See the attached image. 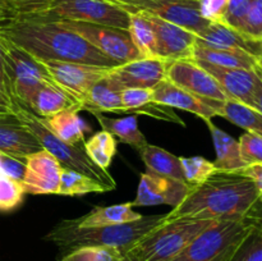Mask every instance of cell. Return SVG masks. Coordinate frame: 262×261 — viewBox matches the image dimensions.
<instances>
[{"mask_svg":"<svg viewBox=\"0 0 262 261\" xmlns=\"http://www.w3.org/2000/svg\"><path fill=\"white\" fill-rule=\"evenodd\" d=\"M0 37L41 60L71 61L104 68L119 66L56 20L22 17L0 28Z\"/></svg>","mask_w":262,"mask_h":261,"instance_id":"1","label":"cell"},{"mask_svg":"<svg viewBox=\"0 0 262 261\" xmlns=\"http://www.w3.org/2000/svg\"><path fill=\"white\" fill-rule=\"evenodd\" d=\"M260 204L255 184L248 177L237 173H215L200 186L192 187L188 196L165 216L166 222L184 217L242 220L258 217L255 211Z\"/></svg>","mask_w":262,"mask_h":261,"instance_id":"2","label":"cell"},{"mask_svg":"<svg viewBox=\"0 0 262 261\" xmlns=\"http://www.w3.org/2000/svg\"><path fill=\"white\" fill-rule=\"evenodd\" d=\"M165 222V215L156 214L147 216L142 215V217L136 222L123 224L78 228L73 224L72 219H66L59 222L45 235V240L54 243L64 253L86 246L114 247L124 253L128 248Z\"/></svg>","mask_w":262,"mask_h":261,"instance_id":"3","label":"cell"},{"mask_svg":"<svg viewBox=\"0 0 262 261\" xmlns=\"http://www.w3.org/2000/svg\"><path fill=\"white\" fill-rule=\"evenodd\" d=\"M10 110L13 114L33 133L42 148L53 154L63 168L72 169L78 173L84 174L95 181L100 182L107 188V191H114L117 188V182L112 174L97 166L84 153L82 145H68L59 140L46 124L45 119L36 115L27 105L18 100L12 99L9 102Z\"/></svg>","mask_w":262,"mask_h":261,"instance_id":"4","label":"cell"},{"mask_svg":"<svg viewBox=\"0 0 262 261\" xmlns=\"http://www.w3.org/2000/svg\"><path fill=\"white\" fill-rule=\"evenodd\" d=\"M219 220L176 219L165 222L125 251L133 261H170L197 235Z\"/></svg>","mask_w":262,"mask_h":261,"instance_id":"5","label":"cell"},{"mask_svg":"<svg viewBox=\"0 0 262 261\" xmlns=\"http://www.w3.org/2000/svg\"><path fill=\"white\" fill-rule=\"evenodd\" d=\"M258 220L255 216L242 220H219L197 235L170 261H230Z\"/></svg>","mask_w":262,"mask_h":261,"instance_id":"6","label":"cell"},{"mask_svg":"<svg viewBox=\"0 0 262 261\" xmlns=\"http://www.w3.org/2000/svg\"><path fill=\"white\" fill-rule=\"evenodd\" d=\"M37 18L76 20L128 31L130 14L110 0H49L43 12Z\"/></svg>","mask_w":262,"mask_h":261,"instance_id":"7","label":"cell"},{"mask_svg":"<svg viewBox=\"0 0 262 261\" xmlns=\"http://www.w3.org/2000/svg\"><path fill=\"white\" fill-rule=\"evenodd\" d=\"M4 54L5 86L10 100L27 105L32 95L45 83H53L40 61L25 50L0 37Z\"/></svg>","mask_w":262,"mask_h":261,"instance_id":"8","label":"cell"},{"mask_svg":"<svg viewBox=\"0 0 262 261\" xmlns=\"http://www.w3.org/2000/svg\"><path fill=\"white\" fill-rule=\"evenodd\" d=\"M56 22L63 27L78 33L87 42L95 46L107 58L117 61L118 64H124L141 58L127 30L94 25V23L76 22V20H56Z\"/></svg>","mask_w":262,"mask_h":261,"instance_id":"9","label":"cell"},{"mask_svg":"<svg viewBox=\"0 0 262 261\" xmlns=\"http://www.w3.org/2000/svg\"><path fill=\"white\" fill-rule=\"evenodd\" d=\"M128 13L145 12L191 31L199 36L209 27L210 22L200 13L199 0H137L117 4Z\"/></svg>","mask_w":262,"mask_h":261,"instance_id":"10","label":"cell"},{"mask_svg":"<svg viewBox=\"0 0 262 261\" xmlns=\"http://www.w3.org/2000/svg\"><path fill=\"white\" fill-rule=\"evenodd\" d=\"M41 66L55 86L71 95L79 105L86 99L87 94L96 82L104 78L110 68L89 66V64L71 63V61L41 60Z\"/></svg>","mask_w":262,"mask_h":261,"instance_id":"11","label":"cell"},{"mask_svg":"<svg viewBox=\"0 0 262 261\" xmlns=\"http://www.w3.org/2000/svg\"><path fill=\"white\" fill-rule=\"evenodd\" d=\"M165 78L200 99L219 102L229 100L215 77L194 60H177L169 63Z\"/></svg>","mask_w":262,"mask_h":261,"instance_id":"12","label":"cell"},{"mask_svg":"<svg viewBox=\"0 0 262 261\" xmlns=\"http://www.w3.org/2000/svg\"><path fill=\"white\" fill-rule=\"evenodd\" d=\"M152 25L158 45V58L166 61L193 60L197 36L191 31L164 20L156 15L141 12Z\"/></svg>","mask_w":262,"mask_h":261,"instance_id":"13","label":"cell"},{"mask_svg":"<svg viewBox=\"0 0 262 261\" xmlns=\"http://www.w3.org/2000/svg\"><path fill=\"white\" fill-rule=\"evenodd\" d=\"M192 186L184 182L176 181L168 177L146 171L141 174L138 183L135 206H156V205H170L177 207L191 192Z\"/></svg>","mask_w":262,"mask_h":261,"instance_id":"14","label":"cell"},{"mask_svg":"<svg viewBox=\"0 0 262 261\" xmlns=\"http://www.w3.org/2000/svg\"><path fill=\"white\" fill-rule=\"evenodd\" d=\"M25 164L22 184L26 193L58 194L63 166L53 154L42 148L28 155L25 159Z\"/></svg>","mask_w":262,"mask_h":261,"instance_id":"15","label":"cell"},{"mask_svg":"<svg viewBox=\"0 0 262 261\" xmlns=\"http://www.w3.org/2000/svg\"><path fill=\"white\" fill-rule=\"evenodd\" d=\"M170 61L160 58H140L110 68L107 77L120 90L154 89L166 76Z\"/></svg>","mask_w":262,"mask_h":261,"instance_id":"16","label":"cell"},{"mask_svg":"<svg viewBox=\"0 0 262 261\" xmlns=\"http://www.w3.org/2000/svg\"><path fill=\"white\" fill-rule=\"evenodd\" d=\"M194 61L215 77L229 100H234L255 109V99L261 83L256 69L224 68L201 60Z\"/></svg>","mask_w":262,"mask_h":261,"instance_id":"17","label":"cell"},{"mask_svg":"<svg viewBox=\"0 0 262 261\" xmlns=\"http://www.w3.org/2000/svg\"><path fill=\"white\" fill-rule=\"evenodd\" d=\"M154 100L159 104L166 105L173 109H181L192 113L201 118L205 123H210L214 117H220L223 102L207 101L194 96L191 92L184 91L164 78L152 89Z\"/></svg>","mask_w":262,"mask_h":261,"instance_id":"18","label":"cell"},{"mask_svg":"<svg viewBox=\"0 0 262 261\" xmlns=\"http://www.w3.org/2000/svg\"><path fill=\"white\" fill-rule=\"evenodd\" d=\"M196 45L216 50L238 51L261 58V40L247 37L239 31L223 22H210L209 27L197 36Z\"/></svg>","mask_w":262,"mask_h":261,"instance_id":"19","label":"cell"},{"mask_svg":"<svg viewBox=\"0 0 262 261\" xmlns=\"http://www.w3.org/2000/svg\"><path fill=\"white\" fill-rule=\"evenodd\" d=\"M40 150L42 146L37 138L13 113L0 115V153L25 160Z\"/></svg>","mask_w":262,"mask_h":261,"instance_id":"20","label":"cell"},{"mask_svg":"<svg viewBox=\"0 0 262 261\" xmlns=\"http://www.w3.org/2000/svg\"><path fill=\"white\" fill-rule=\"evenodd\" d=\"M207 127L211 133L215 151H216V160L214 161V164L217 173L239 174L247 165L243 163L242 158H241L238 140L220 129L212 122L207 123Z\"/></svg>","mask_w":262,"mask_h":261,"instance_id":"21","label":"cell"},{"mask_svg":"<svg viewBox=\"0 0 262 261\" xmlns=\"http://www.w3.org/2000/svg\"><path fill=\"white\" fill-rule=\"evenodd\" d=\"M79 110H82L81 105H74L45 119L49 129L59 140L68 145L76 146L84 143V133L91 129L89 124L79 117Z\"/></svg>","mask_w":262,"mask_h":261,"instance_id":"22","label":"cell"},{"mask_svg":"<svg viewBox=\"0 0 262 261\" xmlns=\"http://www.w3.org/2000/svg\"><path fill=\"white\" fill-rule=\"evenodd\" d=\"M122 90L106 76L91 87L86 99L81 104L89 113H125L120 97Z\"/></svg>","mask_w":262,"mask_h":261,"instance_id":"23","label":"cell"},{"mask_svg":"<svg viewBox=\"0 0 262 261\" xmlns=\"http://www.w3.org/2000/svg\"><path fill=\"white\" fill-rule=\"evenodd\" d=\"M141 217L142 215L133 210L132 202H125L113 206H96L89 214L72 219V222L78 228H94L136 222Z\"/></svg>","mask_w":262,"mask_h":261,"instance_id":"24","label":"cell"},{"mask_svg":"<svg viewBox=\"0 0 262 261\" xmlns=\"http://www.w3.org/2000/svg\"><path fill=\"white\" fill-rule=\"evenodd\" d=\"M74 105L79 104L71 95L54 83H45L32 95L27 106L36 115L46 119Z\"/></svg>","mask_w":262,"mask_h":261,"instance_id":"25","label":"cell"},{"mask_svg":"<svg viewBox=\"0 0 262 261\" xmlns=\"http://www.w3.org/2000/svg\"><path fill=\"white\" fill-rule=\"evenodd\" d=\"M140 155L147 171L187 183L181 165V159L166 151L165 148L147 143L140 151Z\"/></svg>","mask_w":262,"mask_h":261,"instance_id":"26","label":"cell"},{"mask_svg":"<svg viewBox=\"0 0 262 261\" xmlns=\"http://www.w3.org/2000/svg\"><path fill=\"white\" fill-rule=\"evenodd\" d=\"M92 115L96 118L102 129L119 138L120 142L132 146L138 153L148 143L145 135L138 127L136 114H130L129 117L125 118H118V119L106 117L102 113H92Z\"/></svg>","mask_w":262,"mask_h":261,"instance_id":"27","label":"cell"},{"mask_svg":"<svg viewBox=\"0 0 262 261\" xmlns=\"http://www.w3.org/2000/svg\"><path fill=\"white\" fill-rule=\"evenodd\" d=\"M193 60H201L212 66L224 67V68H242L256 69L258 66V59L246 53L238 51L216 50V49L204 48L196 45L193 51Z\"/></svg>","mask_w":262,"mask_h":261,"instance_id":"28","label":"cell"},{"mask_svg":"<svg viewBox=\"0 0 262 261\" xmlns=\"http://www.w3.org/2000/svg\"><path fill=\"white\" fill-rule=\"evenodd\" d=\"M129 32L133 44L137 48L141 58H158V45L152 25L143 13H129Z\"/></svg>","mask_w":262,"mask_h":261,"instance_id":"29","label":"cell"},{"mask_svg":"<svg viewBox=\"0 0 262 261\" xmlns=\"http://www.w3.org/2000/svg\"><path fill=\"white\" fill-rule=\"evenodd\" d=\"M220 117L225 118L230 123L243 128L247 132L262 136V114L253 107L241 104L234 100H227L223 102Z\"/></svg>","mask_w":262,"mask_h":261,"instance_id":"30","label":"cell"},{"mask_svg":"<svg viewBox=\"0 0 262 261\" xmlns=\"http://www.w3.org/2000/svg\"><path fill=\"white\" fill-rule=\"evenodd\" d=\"M104 192L109 191L100 182L72 169H61L58 191V194L60 196H83V194L104 193Z\"/></svg>","mask_w":262,"mask_h":261,"instance_id":"31","label":"cell"},{"mask_svg":"<svg viewBox=\"0 0 262 261\" xmlns=\"http://www.w3.org/2000/svg\"><path fill=\"white\" fill-rule=\"evenodd\" d=\"M83 148L86 155L97 166L107 170L113 158L117 154V141L112 133L102 129L84 141Z\"/></svg>","mask_w":262,"mask_h":261,"instance_id":"32","label":"cell"},{"mask_svg":"<svg viewBox=\"0 0 262 261\" xmlns=\"http://www.w3.org/2000/svg\"><path fill=\"white\" fill-rule=\"evenodd\" d=\"M49 0H0V28L22 17H40Z\"/></svg>","mask_w":262,"mask_h":261,"instance_id":"33","label":"cell"},{"mask_svg":"<svg viewBox=\"0 0 262 261\" xmlns=\"http://www.w3.org/2000/svg\"><path fill=\"white\" fill-rule=\"evenodd\" d=\"M181 159V165L183 169L186 182L189 186H200L205 181L217 173L215 168L214 161L207 160L202 156H192V158H179Z\"/></svg>","mask_w":262,"mask_h":261,"instance_id":"34","label":"cell"},{"mask_svg":"<svg viewBox=\"0 0 262 261\" xmlns=\"http://www.w3.org/2000/svg\"><path fill=\"white\" fill-rule=\"evenodd\" d=\"M25 194L22 182L8 176L0 166V211L8 212L17 209L22 204Z\"/></svg>","mask_w":262,"mask_h":261,"instance_id":"35","label":"cell"},{"mask_svg":"<svg viewBox=\"0 0 262 261\" xmlns=\"http://www.w3.org/2000/svg\"><path fill=\"white\" fill-rule=\"evenodd\" d=\"M123 252L114 247L86 246L72 250L61 256L60 261H119Z\"/></svg>","mask_w":262,"mask_h":261,"instance_id":"36","label":"cell"},{"mask_svg":"<svg viewBox=\"0 0 262 261\" xmlns=\"http://www.w3.org/2000/svg\"><path fill=\"white\" fill-rule=\"evenodd\" d=\"M230 261H262V219L243 240Z\"/></svg>","mask_w":262,"mask_h":261,"instance_id":"37","label":"cell"},{"mask_svg":"<svg viewBox=\"0 0 262 261\" xmlns=\"http://www.w3.org/2000/svg\"><path fill=\"white\" fill-rule=\"evenodd\" d=\"M241 158L246 165L262 164V136L252 132H246L238 140Z\"/></svg>","mask_w":262,"mask_h":261,"instance_id":"38","label":"cell"},{"mask_svg":"<svg viewBox=\"0 0 262 261\" xmlns=\"http://www.w3.org/2000/svg\"><path fill=\"white\" fill-rule=\"evenodd\" d=\"M238 31L253 40H262V0H252Z\"/></svg>","mask_w":262,"mask_h":261,"instance_id":"39","label":"cell"},{"mask_svg":"<svg viewBox=\"0 0 262 261\" xmlns=\"http://www.w3.org/2000/svg\"><path fill=\"white\" fill-rule=\"evenodd\" d=\"M120 97L128 114H137L141 107L154 101L152 89H124Z\"/></svg>","mask_w":262,"mask_h":261,"instance_id":"40","label":"cell"},{"mask_svg":"<svg viewBox=\"0 0 262 261\" xmlns=\"http://www.w3.org/2000/svg\"><path fill=\"white\" fill-rule=\"evenodd\" d=\"M252 0H229L227 13L224 15L225 25L230 26L234 30H239L246 14H247Z\"/></svg>","mask_w":262,"mask_h":261,"instance_id":"41","label":"cell"},{"mask_svg":"<svg viewBox=\"0 0 262 261\" xmlns=\"http://www.w3.org/2000/svg\"><path fill=\"white\" fill-rule=\"evenodd\" d=\"M229 0H199L200 13L209 22H224Z\"/></svg>","mask_w":262,"mask_h":261,"instance_id":"42","label":"cell"},{"mask_svg":"<svg viewBox=\"0 0 262 261\" xmlns=\"http://www.w3.org/2000/svg\"><path fill=\"white\" fill-rule=\"evenodd\" d=\"M0 166L3 170L14 178L15 181L22 182L23 176H25L26 164L23 159L15 158V156L8 155V154L0 153Z\"/></svg>","mask_w":262,"mask_h":261,"instance_id":"43","label":"cell"},{"mask_svg":"<svg viewBox=\"0 0 262 261\" xmlns=\"http://www.w3.org/2000/svg\"><path fill=\"white\" fill-rule=\"evenodd\" d=\"M239 174L248 177L253 182L257 191L258 202L262 204V164H253V165H247Z\"/></svg>","mask_w":262,"mask_h":261,"instance_id":"44","label":"cell"},{"mask_svg":"<svg viewBox=\"0 0 262 261\" xmlns=\"http://www.w3.org/2000/svg\"><path fill=\"white\" fill-rule=\"evenodd\" d=\"M256 71H257L258 76H260L261 83H260V87H258L257 95H256V99H255V109L262 114V66L260 61H258V66L257 68H256Z\"/></svg>","mask_w":262,"mask_h":261,"instance_id":"45","label":"cell"},{"mask_svg":"<svg viewBox=\"0 0 262 261\" xmlns=\"http://www.w3.org/2000/svg\"><path fill=\"white\" fill-rule=\"evenodd\" d=\"M0 100H3L4 102H7L8 105H9V102H10L9 94H8L7 86H5V82H4V79H3L2 76H0Z\"/></svg>","mask_w":262,"mask_h":261,"instance_id":"46","label":"cell"},{"mask_svg":"<svg viewBox=\"0 0 262 261\" xmlns=\"http://www.w3.org/2000/svg\"><path fill=\"white\" fill-rule=\"evenodd\" d=\"M0 76L3 77L5 82V74H4V54H3L2 44H0Z\"/></svg>","mask_w":262,"mask_h":261,"instance_id":"47","label":"cell"},{"mask_svg":"<svg viewBox=\"0 0 262 261\" xmlns=\"http://www.w3.org/2000/svg\"><path fill=\"white\" fill-rule=\"evenodd\" d=\"M8 113H12L9 105L7 102H4L3 100H0V115L2 114H8Z\"/></svg>","mask_w":262,"mask_h":261,"instance_id":"48","label":"cell"},{"mask_svg":"<svg viewBox=\"0 0 262 261\" xmlns=\"http://www.w3.org/2000/svg\"><path fill=\"white\" fill-rule=\"evenodd\" d=\"M114 4H125V3H130V2H137V0H110Z\"/></svg>","mask_w":262,"mask_h":261,"instance_id":"49","label":"cell"},{"mask_svg":"<svg viewBox=\"0 0 262 261\" xmlns=\"http://www.w3.org/2000/svg\"><path fill=\"white\" fill-rule=\"evenodd\" d=\"M119 261H133V260H132V258H130L128 255H125V253H123V256L119 258Z\"/></svg>","mask_w":262,"mask_h":261,"instance_id":"50","label":"cell"},{"mask_svg":"<svg viewBox=\"0 0 262 261\" xmlns=\"http://www.w3.org/2000/svg\"><path fill=\"white\" fill-rule=\"evenodd\" d=\"M260 63L262 66V40H261V58H260Z\"/></svg>","mask_w":262,"mask_h":261,"instance_id":"51","label":"cell"}]
</instances>
